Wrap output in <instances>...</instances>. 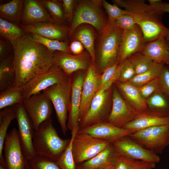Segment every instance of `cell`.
Returning <instances> with one entry per match:
<instances>
[{
    "instance_id": "obj_48",
    "label": "cell",
    "mask_w": 169,
    "mask_h": 169,
    "mask_svg": "<svg viewBox=\"0 0 169 169\" xmlns=\"http://www.w3.org/2000/svg\"><path fill=\"white\" fill-rule=\"evenodd\" d=\"M13 50V46L10 42L2 38H0V61L8 56Z\"/></svg>"
},
{
    "instance_id": "obj_33",
    "label": "cell",
    "mask_w": 169,
    "mask_h": 169,
    "mask_svg": "<svg viewBox=\"0 0 169 169\" xmlns=\"http://www.w3.org/2000/svg\"><path fill=\"white\" fill-rule=\"evenodd\" d=\"M39 2L46 10L54 23L59 25H66L65 18L62 0H40Z\"/></svg>"
},
{
    "instance_id": "obj_20",
    "label": "cell",
    "mask_w": 169,
    "mask_h": 169,
    "mask_svg": "<svg viewBox=\"0 0 169 169\" xmlns=\"http://www.w3.org/2000/svg\"><path fill=\"white\" fill-rule=\"evenodd\" d=\"M20 27L27 34H35L43 37L60 41H67L70 26L53 22H43L28 25L20 23Z\"/></svg>"
},
{
    "instance_id": "obj_36",
    "label": "cell",
    "mask_w": 169,
    "mask_h": 169,
    "mask_svg": "<svg viewBox=\"0 0 169 169\" xmlns=\"http://www.w3.org/2000/svg\"><path fill=\"white\" fill-rule=\"evenodd\" d=\"M79 128L73 129L71 136L67 146L56 161L61 169H77L72 153V143L74 138Z\"/></svg>"
},
{
    "instance_id": "obj_39",
    "label": "cell",
    "mask_w": 169,
    "mask_h": 169,
    "mask_svg": "<svg viewBox=\"0 0 169 169\" xmlns=\"http://www.w3.org/2000/svg\"><path fill=\"white\" fill-rule=\"evenodd\" d=\"M128 58L133 65L136 75L141 74L147 70L153 62L141 52L136 53Z\"/></svg>"
},
{
    "instance_id": "obj_7",
    "label": "cell",
    "mask_w": 169,
    "mask_h": 169,
    "mask_svg": "<svg viewBox=\"0 0 169 169\" xmlns=\"http://www.w3.org/2000/svg\"><path fill=\"white\" fill-rule=\"evenodd\" d=\"M72 84L71 76L66 82L54 85L42 92L54 106L58 121L64 135H66L68 130L67 124Z\"/></svg>"
},
{
    "instance_id": "obj_23",
    "label": "cell",
    "mask_w": 169,
    "mask_h": 169,
    "mask_svg": "<svg viewBox=\"0 0 169 169\" xmlns=\"http://www.w3.org/2000/svg\"><path fill=\"white\" fill-rule=\"evenodd\" d=\"M169 124V116H161L148 110L138 113L131 121L122 127L131 133L151 127Z\"/></svg>"
},
{
    "instance_id": "obj_1",
    "label": "cell",
    "mask_w": 169,
    "mask_h": 169,
    "mask_svg": "<svg viewBox=\"0 0 169 169\" xmlns=\"http://www.w3.org/2000/svg\"><path fill=\"white\" fill-rule=\"evenodd\" d=\"M10 42L13 47L15 86L22 88L29 81L54 65V53L35 41L30 34H25Z\"/></svg>"
},
{
    "instance_id": "obj_53",
    "label": "cell",
    "mask_w": 169,
    "mask_h": 169,
    "mask_svg": "<svg viewBox=\"0 0 169 169\" xmlns=\"http://www.w3.org/2000/svg\"><path fill=\"white\" fill-rule=\"evenodd\" d=\"M166 38L167 40L169 41V31L166 34Z\"/></svg>"
},
{
    "instance_id": "obj_16",
    "label": "cell",
    "mask_w": 169,
    "mask_h": 169,
    "mask_svg": "<svg viewBox=\"0 0 169 169\" xmlns=\"http://www.w3.org/2000/svg\"><path fill=\"white\" fill-rule=\"evenodd\" d=\"M92 61L86 50L78 55L60 51L54 53V64L59 67L69 77L76 71L86 70Z\"/></svg>"
},
{
    "instance_id": "obj_37",
    "label": "cell",
    "mask_w": 169,
    "mask_h": 169,
    "mask_svg": "<svg viewBox=\"0 0 169 169\" xmlns=\"http://www.w3.org/2000/svg\"><path fill=\"white\" fill-rule=\"evenodd\" d=\"M155 166V164L129 158L118 153L115 169H153Z\"/></svg>"
},
{
    "instance_id": "obj_6",
    "label": "cell",
    "mask_w": 169,
    "mask_h": 169,
    "mask_svg": "<svg viewBox=\"0 0 169 169\" xmlns=\"http://www.w3.org/2000/svg\"><path fill=\"white\" fill-rule=\"evenodd\" d=\"M118 78V76L115 75L99 89L89 110L79 122V128L107 122L111 108L110 102L112 99V86Z\"/></svg>"
},
{
    "instance_id": "obj_40",
    "label": "cell",
    "mask_w": 169,
    "mask_h": 169,
    "mask_svg": "<svg viewBox=\"0 0 169 169\" xmlns=\"http://www.w3.org/2000/svg\"><path fill=\"white\" fill-rule=\"evenodd\" d=\"M28 161L30 169H61L56 161L37 154Z\"/></svg>"
},
{
    "instance_id": "obj_46",
    "label": "cell",
    "mask_w": 169,
    "mask_h": 169,
    "mask_svg": "<svg viewBox=\"0 0 169 169\" xmlns=\"http://www.w3.org/2000/svg\"><path fill=\"white\" fill-rule=\"evenodd\" d=\"M119 65L117 62L107 68L100 74V88L114 77L117 71Z\"/></svg>"
},
{
    "instance_id": "obj_10",
    "label": "cell",
    "mask_w": 169,
    "mask_h": 169,
    "mask_svg": "<svg viewBox=\"0 0 169 169\" xmlns=\"http://www.w3.org/2000/svg\"><path fill=\"white\" fill-rule=\"evenodd\" d=\"M70 77L67 76L59 67L54 64L48 70L33 78L22 87L23 99L42 92L54 85L66 82Z\"/></svg>"
},
{
    "instance_id": "obj_15",
    "label": "cell",
    "mask_w": 169,
    "mask_h": 169,
    "mask_svg": "<svg viewBox=\"0 0 169 169\" xmlns=\"http://www.w3.org/2000/svg\"><path fill=\"white\" fill-rule=\"evenodd\" d=\"M138 114L125 100L113 84L111 108L107 122L116 126L122 127L132 120Z\"/></svg>"
},
{
    "instance_id": "obj_19",
    "label": "cell",
    "mask_w": 169,
    "mask_h": 169,
    "mask_svg": "<svg viewBox=\"0 0 169 169\" xmlns=\"http://www.w3.org/2000/svg\"><path fill=\"white\" fill-rule=\"evenodd\" d=\"M100 75L95 62L92 61L86 71L83 83L79 122L89 110L93 98L100 88Z\"/></svg>"
},
{
    "instance_id": "obj_32",
    "label": "cell",
    "mask_w": 169,
    "mask_h": 169,
    "mask_svg": "<svg viewBox=\"0 0 169 169\" xmlns=\"http://www.w3.org/2000/svg\"><path fill=\"white\" fill-rule=\"evenodd\" d=\"M22 88L14 85L0 91V110L22 103Z\"/></svg>"
},
{
    "instance_id": "obj_17",
    "label": "cell",
    "mask_w": 169,
    "mask_h": 169,
    "mask_svg": "<svg viewBox=\"0 0 169 169\" xmlns=\"http://www.w3.org/2000/svg\"><path fill=\"white\" fill-rule=\"evenodd\" d=\"M86 70H80L72 77V87L67 121L68 129L79 128V114L83 83Z\"/></svg>"
},
{
    "instance_id": "obj_30",
    "label": "cell",
    "mask_w": 169,
    "mask_h": 169,
    "mask_svg": "<svg viewBox=\"0 0 169 169\" xmlns=\"http://www.w3.org/2000/svg\"><path fill=\"white\" fill-rule=\"evenodd\" d=\"M13 106H9L1 110L0 112V162L5 163L3 155L4 141L8 133V129L12 121L15 119Z\"/></svg>"
},
{
    "instance_id": "obj_43",
    "label": "cell",
    "mask_w": 169,
    "mask_h": 169,
    "mask_svg": "<svg viewBox=\"0 0 169 169\" xmlns=\"http://www.w3.org/2000/svg\"><path fill=\"white\" fill-rule=\"evenodd\" d=\"M141 97L146 100L154 93L161 90L158 78L155 79L144 85L138 88Z\"/></svg>"
},
{
    "instance_id": "obj_34",
    "label": "cell",
    "mask_w": 169,
    "mask_h": 169,
    "mask_svg": "<svg viewBox=\"0 0 169 169\" xmlns=\"http://www.w3.org/2000/svg\"><path fill=\"white\" fill-rule=\"evenodd\" d=\"M24 1L13 0L0 5V14L8 19L16 21L20 24L21 13Z\"/></svg>"
},
{
    "instance_id": "obj_9",
    "label": "cell",
    "mask_w": 169,
    "mask_h": 169,
    "mask_svg": "<svg viewBox=\"0 0 169 169\" xmlns=\"http://www.w3.org/2000/svg\"><path fill=\"white\" fill-rule=\"evenodd\" d=\"M110 143L107 141L87 134L77 133L74 138L72 147L73 156L76 164L82 163L92 158Z\"/></svg>"
},
{
    "instance_id": "obj_31",
    "label": "cell",
    "mask_w": 169,
    "mask_h": 169,
    "mask_svg": "<svg viewBox=\"0 0 169 169\" xmlns=\"http://www.w3.org/2000/svg\"><path fill=\"white\" fill-rule=\"evenodd\" d=\"M164 65L153 62L147 70L141 74L135 75L128 82L137 88L140 87L158 78Z\"/></svg>"
},
{
    "instance_id": "obj_35",
    "label": "cell",
    "mask_w": 169,
    "mask_h": 169,
    "mask_svg": "<svg viewBox=\"0 0 169 169\" xmlns=\"http://www.w3.org/2000/svg\"><path fill=\"white\" fill-rule=\"evenodd\" d=\"M25 34L20 27L0 18V35L1 38L12 42L19 39Z\"/></svg>"
},
{
    "instance_id": "obj_24",
    "label": "cell",
    "mask_w": 169,
    "mask_h": 169,
    "mask_svg": "<svg viewBox=\"0 0 169 169\" xmlns=\"http://www.w3.org/2000/svg\"><path fill=\"white\" fill-rule=\"evenodd\" d=\"M141 52L154 62L169 64V42L166 36L146 43Z\"/></svg>"
},
{
    "instance_id": "obj_13",
    "label": "cell",
    "mask_w": 169,
    "mask_h": 169,
    "mask_svg": "<svg viewBox=\"0 0 169 169\" xmlns=\"http://www.w3.org/2000/svg\"><path fill=\"white\" fill-rule=\"evenodd\" d=\"M22 104L33 123L34 130L43 122L51 118L53 105L42 92L23 99Z\"/></svg>"
},
{
    "instance_id": "obj_52",
    "label": "cell",
    "mask_w": 169,
    "mask_h": 169,
    "mask_svg": "<svg viewBox=\"0 0 169 169\" xmlns=\"http://www.w3.org/2000/svg\"><path fill=\"white\" fill-rule=\"evenodd\" d=\"M0 169H7L5 164L0 162Z\"/></svg>"
},
{
    "instance_id": "obj_29",
    "label": "cell",
    "mask_w": 169,
    "mask_h": 169,
    "mask_svg": "<svg viewBox=\"0 0 169 169\" xmlns=\"http://www.w3.org/2000/svg\"><path fill=\"white\" fill-rule=\"evenodd\" d=\"M164 94L158 91L146 100L147 106L151 110L149 111L161 116H169V102Z\"/></svg>"
},
{
    "instance_id": "obj_45",
    "label": "cell",
    "mask_w": 169,
    "mask_h": 169,
    "mask_svg": "<svg viewBox=\"0 0 169 169\" xmlns=\"http://www.w3.org/2000/svg\"><path fill=\"white\" fill-rule=\"evenodd\" d=\"M158 79L161 90L169 97V67L164 65Z\"/></svg>"
},
{
    "instance_id": "obj_5",
    "label": "cell",
    "mask_w": 169,
    "mask_h": 169,
    "mask_svg": "<svg viewBox=\"0 0 169 169\" xmlns=\"http://www.w3.org/2000/svg\"><path fill=\"white\" fill-rule=\"evenodd\" d=\"M75 5L70 26L69 38L76 29L82 24L92 26L98 33L106 26L108 19L106 18L102 9V0H78L77 1Z\"/></svg>"
},
{
    "instance_id": "obj_38",
    "label": "cell",
    "mask_w": 169,
    "mask_h": 169,
    "mask_svg": "<svg viewBox=\"0 0 169 169\" xmlns=\"http://www.w3.org/2000/svg\"><path fill=\"white\" fill-rule=\"evenodd\" d=\"M30 34L35 41L43 44L53 53L60 51L71 54L67 40L60 41L47 38L35 34Z\"/></svg>"
},
{
    "instance_id": "obj_18",
    "label": "cell",
    "mask_w": 169,
    "mask_h": 169,
    "mask_svg": "<svg viewBox=\"0 0 169 169\" xmlns=\"http://www.w3.org/2000/svg\"><path fill=\"white\" fill-rule=\"evenodd\" d=\"M146 43L141 29L137 25L132 28L123 30L118 59L119 64L133 55L141 52Z\"/></svg>"
},
{
    "instance_id": "obj_3",
    "label": "cell",
    "mask_w": 169,
    "mask_h": 169,
    "mask_svg": "<svg viewBox=\"0 0 169 169\" xmlns=\"http://www.w3.org/2000/svg\"><path fill=\"white\" fill-rule=\"evenodd\" d=\"M122 32L114 21L108 19L105 27L98 33L95 46V63L100 74L118 62Z\"/></svg>"
},
{
    "instance_id": "obj_27",
    "label": "cell",
    "mask_w": 169,
    "mask_h": 169,
    "mask_svg": "<svg viewBox=\"0 0 169 169\" xmlns=\"http://www.w3.org/2000/svg\"><path fill=\"white\" fill-rule=\"evenodd\" d=\"M81 25L75 30L71 37V40H75L80 42L90 54L92 61L95 62V41L97 35V31L90 25Z\"/></svg>"
},
{
    "instance_id": "obj_42",
    "label": "cell",
    "mask_w": 169,
    "mask_h": 169,
    "mask_svg": "<svg viewBox=\"0 0 169 169\" xmlns=\"http://www.w3.org/2000/svg\"><path fill=\"white\" fill-rule=\"evenodd\" d=\"M102 1V6L108 15L109 20L115 21L127 13L126 11L122 9L115 4H111L105 0Z\"/></svg>"
},
{
    "instance_id": "obj_8",
    "label": "cell",
    "mask_w": 169,
    "mask_h": 169,
    "mask_svg": "<svg viewBox=\"0 0 169 169\" xmlns=\"http://www.w3.org/2000/svg\"><path fill=\"white\" fill-rule=\"evenodd\" d=\"M128 136L143 147L158 154L169 145V124L151 127Z\"/></svg>"
},
{
    "instance_id": "obj_11",
    "label": "cell",
    "mask_w": 169,
    "mask_h": 169,
    "mask_svg": "<svg viewBox=\"0 0 169 169\" xmlns=\"http://www.w3.org/2000/svg\"><path fill=\"white\" fill-rule=\"evenodd\" d=\"M3 157L7 169H30L22 148L18 130L13 128L6 136L3 147Z\"/></svg>"
},
{
    "instance_id": "obj_25",
    "label": "cell",
    "mask_w": 169,
    "mask_h": 169,
    "mask_svg": "<svg viewBox=\"0 0 169 169\" xmlns=\"http://www.w3.org/2000/svg\"><path fill=\"white\" fill-rule=\"evenodd\" d=\"M114 84L126 102L138 113L147 110L146 100L141 97L138 88L128 82L116 81Z\"/></svg>"
},
{
    "instance_id": "obj_41",
    "label": "cell",
    "mask_w": 169,
    "mask_h": 169,
    "mask_svg": "<svg viewBox=\"0 0 169 169\" xmlns=\"http://www.w3.org/2000/svg\"><path fill=\"white\" fill-rule=\"evenodd\" d=\"M120 65V74L117 81L128 82L136 75L133 65L129 58L122 62Z\"/></svg>"
},
{
    "instance_id": "obj_14",
    "label": "cell",
    "mask_w": 169,
    "mask_h": 169,
    "mask_svg": "<svg viewBox=\"0 0 169 169\" xmlns=\"http://www.w3.org/2000/svg\"><path fill=\"white\" fill-rule=\"evenodd\" d=\"M111 143L118 153L128 158L155 164L160 161L158 154L143 147L128 136Z\"/></svg>"
},
{
    "instance_id": "obj_49",
    "label": "cell",
    "mask_w": 169,
    "mask_h": 169,
    "mask_svg": "<svg viewBox=\"0 0 169 169\" xmlns=\"http://www.w3.org/2000/svg\"><path fill=\"white\" fill-rule=\"evenodd\" d=\"M69 48L71 54L78 55L84 51V47L79 41L75 40H71L69 45Z\"/></svg>"
},
{
    "instance_id": "obj_12",
    "label": "cell",
    "mask_w": 169,
    "mask_h": 169,
    "mask_svg": "<svg viewBox=\"0 0 169 169\" xmlns=\"http://www.w3.org/2000/svg\"><path fill=\"white\" fill-rule=\"evenodd\" d=\"M18 125V133L23 153L28 160L36 155L33 145L34 129L22 103L13 106Z\"/></svg>"
},
{
    "instance_id": "obj_2",
    "label": "cell",
    "mask_w": 169,
    "mask_h": 169,
    "mask_svg": "<svg viewBox=\"0 0 169 169\" xmlns=\"http://www.w3.org/2000/svg\"><path fill=\"white\" fill-rule=\"evenodd\" d=\"M112 2L121 7L133 17L141 29L146 43L166 36L169 28L162 21L163 14L144 0H113Z\"/></svg>"
},
{
    "instance_id": "obj_22",
    "label": "cell",
    "mask_w": 169,
    "mask_h": 169,
    "mask_svg": "<svg viewBox=\"0 0 169 169\" xmlns=\"http://www.w3.org/2000/svg\"><path fill=\"white\" fill-rule=\"evenodd\" d=\"M21 18L22 24L28 25L43 22H53L49 13L38 0H25Z\"/></svg>"
},
{
    "instance_id": "obj_54",
    "label": "cell",
    "mask_w": 169,
    "mask_h": 169,
    "mask_svg": "<svg viewBox=\"0 0 169 169\" xmlns=\"http://www.w3.org/2000/svg\"><path fill=\"white\" fill-rule=\"evenodd\" d=\"M168 42H169V41H168ZM168 65H169V64H168Z\"/></svg>"
},
{
    "instance_id": "obj_28",
    "label": "cell",
    "mask_w": 169,
    "mask_h": 169,
    "mask_svg": "<svg viewBox=\"0 0 169 169\" xmlns=\"http://www.w3.org/2000/svg\"><path fill=\"white\" fill-rule=\"evenodd\" d=\"M15 78L12 52L0 61V91L14 85Z\"/></svg>"
},
{
    "instance_id": "obj_26",
    "label": "cell",
    "mask_w": 169,
    "mask_h": 169,
    "mask_svg": "<svg viewBox=\"0 0 169 169\" xmlns=\"http://www.w3.org/2000/svg\"><path fill=\"white\" fill-rule=\"evenodd\" d=\"M118 155V152L110 143L95 156L82 163L77 169H95L115 166Z\"/></svg>"
},
{
    "instance_id": "obj_21",
    "label": "cell",
    "mask_w": 169,
    "mask_h": 169,
    "mask_svg": "<svg viewBox=\"0 0 169 169\" xmlns=\"http://www.w3.org/2000/svg\"><path fill=\"white\" fill-rule=\"evenodd\" d=\"M77 133L87 134L110 143L123 137L128 136L131 133L125 128L116 126L107 122L79 128Z\"/></svg>"
},
{
    "instance_id": "obj_4",
    "label": "cell",
    "mask_w": 169,
    "mask_h": 169,
    "mask_svg": "<svg viewBox=\"0 0 169 169\" xmlns=\"http://www.w3.org/2000/svg\"><path fill=\"white\" fill-rule=\"evenodd\" d=\"M70 139L59 137L50 118L34 130L33 145L36 154L56 161L67 146Z\"/></svg>"
},
{
    "instance_id": "obj_51",
    "label": "cell",
    "mask_w": 169,
    "mask_h": 169,
    "mask_svg": "<svg viewBox=\"0 0 169 169\" xmlns=\"http://www.w3.org/2000/svg\"><path fill=\"white\" fill-rule=\"evenodd\" d=\"M115 166H111L106 167H103L100 168H97L95 169H115Z\"/></svg>"
},
{
    "instance_id": "obj_47",
    "label": "cell",
    "mask_w": 169,
    "mask_h": 169,
    "mask_svg": "<svg viewBox=\"0 0 169 169\" xmlns=\"http://www.w3.org/2000/svg\"><path fill=\"white\" fill-rule=\"evenodd\" d=\"M77 1L75 0H62L64 12L66 21L70 24L74 14V9Z\"/></svg>"
},
{
    "instance_id": "obj_50",
    "label": "cell",
    "mask_w": 169,
    "mask_h": 169,
    "mask_svg": "<svg viewBox=\"0 0 169 169\" xmlns=\"http://www.w3.org/2000/svg\"><path fill=\"white\" fill-rule=\"evenodd\" d=\"M151 5L162 14L164 13H169V2H163L159 0L156 3Z\"/></svg>"
},
{
    "instance_id": "obj_44",
    "label": "cell",
    "mask_w": 169,
    "mask_h": 169,
    "mask_svg": "<svg viewBox=\"0 0 169 169\" xmlns=\"http://www.w3.org/2000/svg\"><path fill=\"white\" fill-rule=\"evenodd\" d=\"M114 21L123 31L132 28L136 25L133 17L128 12Z\"/></svg>"
}]
</instances>
